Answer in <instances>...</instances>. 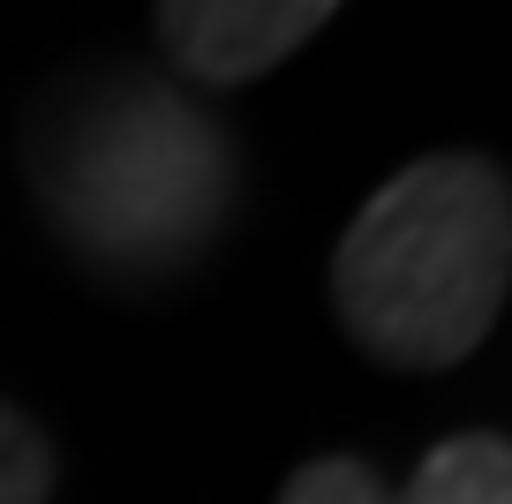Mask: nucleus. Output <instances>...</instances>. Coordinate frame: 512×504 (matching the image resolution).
I'll list each match as a JSON object with an SVG mask.
<instances>
[{
  "label": "nucleus",
  "instance_id": "f257e3e1",
  "mask_svg": "<svg viewBox=\"0 0 512 504\" xmlns=\"http://www.w3.org/2000/svg\"><path fill=\"white\" fill-rule=\"evenodd\" d=\"M53 234L106 279H174L234 211V143L159 76H91L31 128Z\"/></svg>",
  "mask_w": 512,
  "mask_h": 504
},
{
  "label": "nucleus",
  "instance_id": "f03ea898",
  "mask_svg": "<svg viewBox=\"0 0 512 504\" xmlns=\"http://www.w3.org/2000/svg\"><path fill=\"white\" fill-rule=\"evenodd\" d=\"M512 279V189L497 158L430 151L384 181L332 249L347 339L384 369H452L490 339Z\"/></svg>",
  "mask_w": 512,
  "mask_h": 504
},
{
  "label": "nucleus",
  "instance_id": "7ed1b4c3",
  "mask_svg": "<svg viewBox=\"0 0 512 504\" xmlns=\"http://www.w3.org/2000/svg\"><path fill=\"white\" fill-rule=\"evenodd\" d=\"M339 0H159V46L181 83L241 91L309 46Z\"/></svg>",
  "mask_w": 512,
  "mask_h": 504
},
{
  "label": "nucleus",
  "instance_id": "20e7f679",
  "mask_svg": "<svg viewBox=\"0 0 512 504\" xmlns=\"http://www.w3.org/2000/svg\"><path fill=\"white\" fill-rule=\"evenodd\" d=\"M392 504H512V444L505 437H445L415 467V482L392 489Z\"/></svg>",
  "mask_w": 512,
  "mask_h": 504
},
{
  "label": "nucleus",
  "instance_id": "39448f33",
  "mask_svg": "<svg viewBox=\"0 0 512 504\" xmlns=\"http://www.w3.org/2000/svg\"><path fill=\"white\" fill-rule=\"evenodd\" d=\"M53 497V444L31 414L0 407V504H46Z\"/></svg>",
  "mask_w": 512,
  "mask_h": 504
},
{
  "label": "nucleus",
  "instance_id": "423d86ee",
  "mask_svg": "<svg viewBox=\"0 0 512 504\" xmlns=\"http://www.w3.org/2000/svg\"><path fill=\"white\" fill-rule=\"evenodd\" d=\"M279 504H392V489L377 482V467H369V459L324 452V459H309V467L287 474Z\"/></svg>",
  "mask_w": 512,
  "mask_h": 504
}]
</instances>
